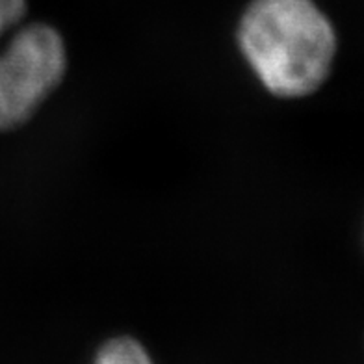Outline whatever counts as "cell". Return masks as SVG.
I'll list each match as a JSON object with an SVG mask.
<instances>
[{
	"instance_id": "7a4b0ae2",
	"label": "cell",
	"mask_w": 364,
	"mask_h": 364,
	"mask_svg": "<svg viewBox=\"0 0 364 364\" xmlns=\"http://www.w3.org/2000/svg\"><path fill=\"white\" fill-rule=\"evenodd\" d=\"M26 0H0V130L28 119L62 82L68 50L53 26H21Z\"/></svg>"
},
{
	"instance_id": "6da1fadb",
	"label": "cell",
	"mask_w": 364,
	"mask_h": 364,
	"mask_svg": "<svg viewBox=\"0 0 364 364\" xmlns=\"http://www.w3.org/2000/svg\"><path fill=\"white\" fill-rule=\"evenodd\" d=\"M238 45L269 93L299 99L329 77L336 34L312 0H253L240 19Z\"/></svg>"
},
{
	"instance_id": "3957f363",
	"label": "cell",
	"mask_w": 364,
	"mask_h": 364,
	"mask_svg": "<svg viewBox=\"0 0 364 364\" xmlns=\"http://www.w3.org/2000/svg\"><path fill=\"white\" fill-rule=\"evenodd\" d=\"M93 364H154L147 350L130 336H115L102 346Z\"/></svg>"
}]
</instances>
